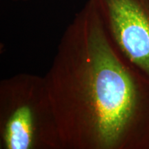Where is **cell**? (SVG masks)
Here are the masks:
<instances>
[{
  "label": "cell",
  "instance_id": "cell-1",
  "mask_svg": "<svg viewBox=\"0 0 149 149\" xmlns=\"http://www.w3.org/2000/svg\"><path fill=\"white\" fill-rule=\"evenodd\" d=\"M44 77L63 149H149V80L117 49L91 0Z\"/></svg>",
  "mask_w": 149,
  "mask_h": 149
},
{
  "label": "cell",
  "instance_id": "cell-2",
  "mask_svg": "<svg viewBox=\"0 0 149 149\" xmlns=\"http://www.w3.org/2000/svg\"><path fill=\"white\" fill-rule=\"evenodd\" d=\"M0 148L63 149L44 76L19 73L1 81Z\"/></svg>",
  "mask_w": 149,
  "mask_h": 149
},
{
  "label": "cell",
  "instance_id": "cell-3",
  "mask_svg": "<svg viewBox=\"0 0 149 149\" xmlns=\"http://www.w3.org/2000/svg\"><path fill=\"white\" fill-rule=\"evenodd\" d=\"M112 42L149 80V0H91Z\"/></svg>",
  "mask_w": 149,
  "mask_h": 149
},
{
  "label": "cell",
  "instance_id": "cell-4",
  "mask_svg": "<svg viewBox=\"0 0 149 149\" xmlns=\"http://www.w3.org/2000/svg\"><path fill=\"white\" fill-rule=\"evenodd\" d=\"M15 1H27V0H15Z\"/></svg>",
  "mask_w": 149,
  "mask_h": 149
}]
</instances>
